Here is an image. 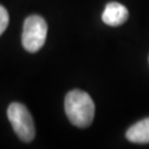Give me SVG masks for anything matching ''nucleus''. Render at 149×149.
<instances>
[{"instance_id": "nucleus-1", "label": "nucleus", "mask_w": 149, "mask_h": 149, "mask_svg": "<svg viewBox=\"0 0 149 149\" xmlns=\"http://www.w3.org/2000/svg\"><path fill=\"white\" fill-rule=\"evenodd\" d=\"M64 108L69 120L76 127H88L94 119V102L84 91L73 90L69 92L65 96Z\"/></svg>"}, {"instance_id": "nucleus-2", "label": "nucleus", "mask_w": 149, "mask_h": 149, "mask_svg": "<svg viewBox=\"0 0 149 149\" xmlns=\"http://www.w3.org/2000/svg\"><path fill=\"white\" fill-rule=\"evenodd\" d=\"M48 24L42 17L33 15L28 17L23 23L22 45L28 52L34 53L45 43Z\"/></svg>"}, {"instance_id": "nucleus-3", "label": "nucleus", "mask_w": 149, "mask_h": 149, "mask_svg": "<svg viewBox=\"0 0 149 149\" xmlns=\"http://www.w3.org/2000/svg\"><path fill=\"white\" fill-rule=\"evenodd\" d=\"M7 115L17 136L22 141L30 143L36 136V128L27 107L20 103H12L7 109Z\"/></svg>"}, {"instance_id": "nucleus-4", "label": "nucleus", "mask_w": 149, "mask_h": 149, "mask_svg": "<svg viewBox=\"0 0 149 149\" xmlns=\"http://www.w3.org/2000/svg\"><path fill=\"white\" fill-rule=\"evenodd\" d=\"M128 19V10L125 6L119 2H109L105 7V10L102 15L103 22L111 26V27H118L123 24Z\"/></svg>"}, {"instance_id": "nucleus-5", "label": "nucleus", "mask_w": 149, "mask_h": 149, "mask_svg": "<svg viewBox=\"0 0 149 149\" xmlns=\"http://www.w3.org/2000/svg\"><path fill=\"white\" fill-rule=\"evenodd\" d=\"M126 138L135 144H149V117L129 127L126 132Z\"/></svg>"}, {"instance_id": "nucleus-6", "label": "nucleus", "mask_w": 149, "mask_h": 149, "mask_svg": "<svg viewBox=\"0 0 149 149\" xmlns=\"http://www.w3.org/2000/svg\"><path fill=\"white\" fill-rule=\"evenodd\" d=\"M9 24V15L5 7L0 6V36L5 32Z\"/></svg>"}]
</instances>
